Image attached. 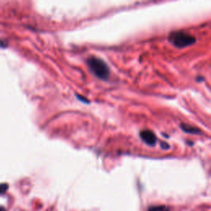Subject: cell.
<instances>
[{"mask_svg": "<svg viewBox=\"0 0 211 211\" xmlns=\"http://www.w3.org/2000/svg\"><path fill=\"white\" fill-rule=\"evenodd\" d=\"M7 190V184H1L0 185V193H3Z\"/></svg>", "mask_w": 211, "mask_h": 211, "instance_id": "6", "label": "cell"}, {"mask_svg": "<svg viewBox=\"0 0 211 211\" xmlns=\"http://www.w3.org/2000/svg\"><path fill=\"white\" fill-rule=\"evenodd\" d=\"M87 64L88 65L90 70L97 78L103 80H106L109 78L110 69L102 59H98L97 57H90L88 59Z\"/></svg>", "mask_w": 211, "mask_h": 211, "instance_id": "1", "label": "cell"}, {"mask_svg": "<svg viewBox=\"0 0 211 211\" xmlns=\"http://www.w3.org/2000/svg\"><path fill=\"white\" fill-rule=\"evenodd\" d=\"M140 138L145 144L150 146H153L157 143V137L153 131L149 130H142L140 134Z\"/></svg>", "mask_w": 211, "mask_h": 211, "instance_id": "3", "label": "cell"}, {"mask_svg": "<svg viewBox=\"0 0 211 211\" xmlns=\"http://www.w3.org/2000/svg\"><path fill=\"white\" fill-rule=\"evenodd\" d=\"M148 211H170V208L165 205H157L151 206Z\"/></svg>", "mask_w": 211, "mask_h": 211, "instance_id": "5", "label": "cell"}, {"mask_svg": "<svg viewBox=\"0 0 211 211\" xmlns=\"http://www.w3.org/2000/svg\"><path fill=\"white\" fill-rule=\"evenodd\" d=\"M168 40L173 45L178 47V48H184V47L189 46V45L195 44L196 41V37H193L192 35L182 32H172L170 34Z\"/></svg>", "mask_w": 211, "mask_h": 211, "instance_id": "2", "label": "cell"}, {"mask_svg": "<svg viewBox=\"0 0 211 211\" xmlns=\"http://www.w3.org/2000/svg\"><path fill=\"white\" fill-rule=\"evenodd\" d=\"M77 97L79 98V100H80V101H84V102H88V101L87 100V98H85V97H83L82 96H80V95H77Z\"/></svg>", "mask_w": 211, "mask_h": 211, "instance_id": "7", "label": "cell"}, {"mask_svg": "<svg viewBox=\"0 0 211 211\" xmlns=\"http://www.w3.org/2000/svg\"><path fill=\"white\" fill-rule=\"evenodd\" d=\"M0 211H5V209L2 207H0Z\"/></svg>", "mask_w": 211, "mask_h": 211, "instance_id": "8", "label": "cell"}, {"mask_svg": "<svg viewBox=\"0 0 211 211\" xmlns=\"http://www.w3.org/2000/svg\"><path fill=\"white\" fill-rule=\"evenodd\" d=\"M181 128L182 129L183 131H185L186 133H189V134H200V130L197 128L194 127V126H192V125H184L182 124L181 125Z\"/></svg>", "mask_w": 211, "mask_h": 211, "instance_id": "4", "label": "cell"}]
</instances>
